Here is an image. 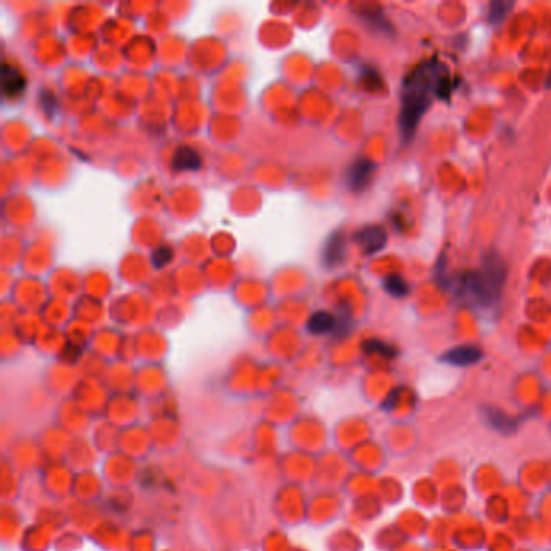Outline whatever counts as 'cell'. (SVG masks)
Wrapping results in <instances>:
<instances>
[{"label": "cell", "mask_w": 551, "mask_h": 551, "mask_svg": "<svg viewBox=\"0 0 551 551\" xmlns=\"http://www.w3.org/2000/svg\"><path fill=\"white\" fill-rule=\"evenodd\" d=\"M506 282V266L498 254H488L480 270L462 277V290L480 306H493Z\"/></svg>", "instance_id": "cell-2"}, {"label": "cell", "mask_w": 551, "mask_h": 551, "mask_svg": "<svg viewBox=\"0 0 551 551\" xmlns=\"http://www.w3.org/2000/svg\"><path fill=\"white\" fill-rule=\"evenodd\" d=\"M171 167L181 171H194L201 169L202 159L197 150L193 149L191 145H181V148L176 149L174 160H171Z\"/></svg>", "instance_id": "cell-8"}, {"label": "cell", "mask_w": 551, "mask_h": 551, "mask_svg": "<svg viewBox=\"0 0 551 551\" xmlns=\"http://www.w3.org/2000/svg\"><path fill=\"white\" fill-rule=\"evenodd\" d=\"M174 259V249L169 246H160L153 252V264L155 268H162Z\"/></svg>", "instance_id": "cell-14"}, {"label": "cell", "mask_w": 551, "mask_h": 551, "mask_svg": "<svg viewBox=\"0 0 551 551\" xmlns=\"http://www.w3.org/2000/svg\"><path fill=\"white\" fill-rule=\"evenodd\" d=\"M512 10L511 2H505V0H495L490 4L488 8V21L491 25H501L506 20V16L510 15Z\"/></svg>", "instance_id": "cell-12"}, {"label": "cell", "mask_w": 551, "mask_h": 551, "mask_svg": "<svg viewBox=\"0 0 551 551\" xmlns=\"http://www.w3.org/2000/svg\"><path fill=\"white\" fill-rule=\"evenodd\" d=\"M448 83V68L434 60L420 65L404 81L399 115V129L404 141H410L414 136L420 118L430 109L434 96L446 97V91H450Z\"/></svg>", "instance_id": "cell-1"}, {"label": "cell", "mask_w": 551, "mask_h": 551, "mask_svg": "<svg viewBox=\"0 0 551 551\" xmlns=\"http://www.w3.org/2000/svg\"><path fill=\"white\" fill-rule=\"evenodd\" d=\"M337 318H335L330 312L327 311H318L316 314H312L309 322H307V328H309L311 333L314 335H323L328 333L337 328Z\"/></svg>", "instance_id": "cell-10"}, {"label": "cell", "mask_w": 551, "mask_h": 551, "mask_svg": "<svg viewBox=\"0 0 551 551\" xmlns=\"http://www.w3.org/2000/svg\"><path fill=\"white\" fill-rule=\"evenodd\" d=\"M375 174V164L370 159L361 157L349 165L346 181L351 191L361 193L370 185L372 176Z\"/></svg>", "instance_id": "cell-3"}, {"label": "cell", "mask_w": 551, "mask_h": 551, "mask_svg": "<svg viewBox=\"0 0 551 551\" xmlns=\"http://www.w3.org/2000/svg\"><path fill=\"white\" fill-rule=\"evenodd\" d=\"M39 102H41L42 110H44L48 117H56L57 109H58V102L56 99V96H53L51 91H42V93L39 94Z\"/></svg>", "instance_id": "cell-15"}, {"label": "cell", "mask_w": 551, "mask_h": 551, "mask_svg": "<svg viewBox=\"0 0 551 551\" xmlns=\"http://www.w3.org/2000/svg\"><path fill=\"white\" fill-rule=\"evenodd\" d=\"M383 288H385L388 294L394 296V298H403V296H406L409 291L408 283L404 282V278L398 273L388 275V277L383 280Z\"/></svg>", "instance_id": "cell-11"}, {"label": "cell", "mask_w": 551, "mask_h": 551, "mask_svg": "<svg viewBox=\"0 0 551 551\" xmlns=\"http://www.w3.org/2000/svg\"><path fill=\"white\" fill-rule=\"evenodd\" d=\"M26 88V78L25 74L20 72L18 67L15 65L5 62L2 67V91L5 97H10V99H15L23 94V91Z\"/></svg>", "instance_id": "cell-6"}, {"label": "cell", "mask_w": 551, "mask_h": 551, "mask_svg": "<svg viewBox=\"0 0 551 551\" xmlns=\"http://www.w3.org/2000/svg\"><path fill=\"white\" fill-rule=\"evenodd\" d=\"M482 351L472 344H462V346H456L443 354V361L450 365L456 367H467L472 364H477L482 359Z\"/></svg>", "instance_id": "cell-7"}, {"label": "cell", "mask_w": 551, "mask_h": 551, "mask_svg": "<svg viewBox=\"0 0 551 551\" xmlns=\"http://www.w3.org/2000/svg\"><path fill=\"white\" fill-rule=\"evenodd\" d=\"M484 417L491 429L501 432V434H511L516 430V424L510 415H506L503 410L495 408H485Z\"/></svg>", "instance_id": "cell-9"}, {"label": "cell", "mask_w": 551, "mask_h": 551, "mask_svg": "<svg viewBox=\"0 0 551 551\" xmlns=\"http://www.w3.org/2000/svg\"><path fill=\"white\" fill-rule=\"evenodd\" d=\"M344 256H346V241H344L342 231H335L325 241L322 252V261L325 264V267L335 268L344 261Z\"/></svg>", "instance_id": "cell-5"}, {"label": "cell", "mask_w": 551, "mask_h": 551, "mask_svg": "<svg viewBox=\"0 0 551 551\" xmlns=\"http://www.w3.org/2000/svg\"><path fill=\"white\" fill-rule=\"evenodd\" d=\"M364 349L367 353H378L385 356V358H393V356L396 354V349L390 346V344L380 342V339H369V342H365Z\"/></svg>", "instance_id": "cell-13"}, {"label": "cell", "mask_w": 551, "mask_h": 551, "mask_svg": "<svg viewBox=\"0 0 551 551\" xmlns=\"http://www.w3.org/2000/svg\"><path fill=\"white\" fill-rule=\"evenodd\" d=\"M354 240L358 241V245L363 247L364 254H375L382 251L387 245V231L378 225H369L364 226L363 230H359L356 233Z\"/></svg>", "instance_id": "cell-4"}, {"label": "cell", "mask_w": 551, "mask_h": 551, "mask_svg": "<svg viewBox=\"0 0 551 551\" xmlns=\"http://www.w3.org/2000/svg\"><path fill=\"white\" fill-rule=\"evenodd\" d=\"M363 81H364V84H365V88L369 89V91H375V89H378L380 88V74H378L375 70H372V68H367V70H364V73H363Z\"/></svg>", "instance_id": "cell-16"}]
</instances>
